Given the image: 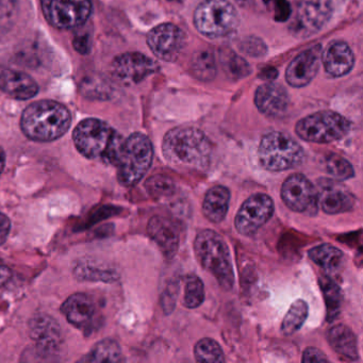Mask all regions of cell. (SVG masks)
Returning a JSON list of instances; mask_svg holds the SVG:
<instances>
[{
    "label": "cell",
    "instance_id": "obj_1",
    "mask_svg": "<svg viewBox=\"0 0 363 363\" xmlns=\"http://www.w3.org/2000/svg\"><path fill=\"white\" fill-rule=\"evenodd\" d=\"M162 152L175 167L203 171L211 161L212 146L207 135L195 127H176L164 135Z\"/></svg>",
    "mask_w": 363,
    "mask_h": 363
},
{
    "label": "cell",
    "instance_id": "obj_2",
    "mask_svg": "<svg viewBox=\"0 0 363 363\" xmlns=\"http://www.w3.org/2000/svg\"><path fill=\"white\" fill-rule=\"evenodd\" d=\"M72 124L69 110L55 101H39L29 105L21 118V128L35 142L56 141L69 131Z\"/></svg>",
    "mask_w": 363,
    "mask_h": 363
},
{
    "label": "cell",
    "instance_id": "obj_3",
    "mask_svg": "<svg viewBox=\"0 0 363 363\" xmlns=\"http://www.w3.org/2000/svg\"><path fill=\"white\" fill-rule=\"evenodd\" d=\"M124 140L116 129L97 118L82 121L73 133L74 144L82 156L112 165L118 162Z\"/></svg>",
    "mask_w": 363,
    "mask_h": 363
},
{
    "label": "cell",
    "instance_id": "obj_4",
    "mask_svg": "<svg viewBox=\"0 0 363 363\" xmlns=\"http://www.w3.org/2000/svg\"><path fill=\"white\" fill-rule=\"evenodd\" d=\"M194 250L201 267L211 273L223 289L231 290L235 284V272L224 239L216 231L205 229L196 235Z\"/></svg>",
    "mask_w": 363,
    "mask_h": 363
},
{
    "label": "cell",
    "instance_id": "obj_5",
    "mask_svg": "<svg viewBox=\"0 0 363 363\" xmlns=\"http://www.w3.org/2000/svg\"><path fill=\"white\" fill-rule=\"evenodd\" d=\"M154 158V147L147 135L135 133L124 140L116 167L118 182L133 186L146 175Z\"/></svg>",
    "mask_w": 363,
    "mask_h": 363
},
{
    "label": "cell",
    "instance_id": "obj_6",
    "mask_svg": "<svg viewBox=\"0 0 363 363\" xmlns=\"http://www.w3.org/2000/svg\"><path fill=\"white\" fill-rule=\"evenodd\" d=\"M193 23L197 31L205 37L220 39L238 30L240 16L228 0H203L195 9Z\"/></svg>",
    "mask_w": 363,
    "mask_h": 363
},
{
    "label": "cell",
    "instance_id": "obj_7",
    "mask_svg": "<svg viewBox=\"0 0 363 363\" xmlns=\"http://www.w3.org/2000/svg\"><path fill=\"white\" fill-rule=\"evenodd\" d=\"M260 164L269 172H282L303 163L305 150L292 137L280 131L267 133L258 148Z\"/></svg>",
    "mask_w": 363,
    "mask_h": 363
},
{
    "label": "cell",
    "instance_id": "obj_8",
    "mask_svg": "<svg viewBox=\"0 0 363 363\" xmlns=\"http://www.w3.org/2000/svg\"><path fill=\"white\" fill-rule=\"evenodd\" d=\"M350 130V121L333 111L315 112L301 118L295 125L296 135L311 143H333L343 139Z\"/></svg>",
    "mask_w": 363,
    "mask_h": 363
},
{
    "label": "cell",
    "instance_id": "obj_9",
    "mask_svg": "<svg viewBox=\"0 0 363 363\" xmlns=\"http://www.w3.org/2000/svg\"><path fill=\"white\" fill-rule=\"evenodd\" d=\"M333 14L330 0H298L292 11L289 30L294 37L306 39L320 33Z\"/></svg>",
    "mask_w": 363,
    "mask_h": 363
},
{
    "label": "cell",
    "instance_id": "obj_10",
    "mask_svg": "<svg viewBox=\"0 0 363 363\" xmlns=\"http://www.w3.org/2000/svg\"><path fill=\"white\" fill-rule=\"evenodd\" d=\"M46 21L55 28H77L88 22L93 11L91 0H41Z\"/></svg>",
    "mask_w": 363,
    "mask_h": 363
},
{
    "label": "cell",
    "instance_id": "obj_11",
    "mask_svg": "<svg viewBox=\"0 0 363 363\" xmlns=\"http://www.w3.org/2000/svg\"><path fill=\"white\" fill-rule=\"evenodd\" d=\"M275 205L269 195L257 193L248 197L235 216V226L242 235H254L274 214Z\"/></svg>",
    "mask_w": 363,
    "mask_h": 363
},
{
    "label": "cell",
    "instance_id": "obj_12",
    "mask_svg": "<svg viewBox=\"0 0 363 363\" xmlns=\"http://www.w3.org/2000/svg\"><path fill=\"white\" fill-rule=\"evenodd\" d=\"M156 61L141 52H124L112 62L111 72L120 84L133 86L145 80L159 71Z\"/></svg>",
    "mask_w": 363,
    "mask_h": 363
},
{
    "label": "cell",
    "instance_id": "obj_13",
    "mask_svg": "<svg viewBox=\"0 0 363 363\" xmlns=\"http://www.w3.org/2000/svg\"><path fill=\"white\" fill-rule=\"evenodd\" d=\"M281 199L284 205L298 213L313 216L318 211V191L315 186L301 174H293L282 184Z\"/></svg>",
    "mask_w": 363,
    "mask_h": 363
},
{
    "label": "cell",
    "instance_id": "obj_14",
    "mask_svg": "<svg viewBox=\"0 0 363 363\" xmlns=\"http://www.w3.org/2000/svg\"><path fill=\"white\" fill-rule=\"evenodd\" d=\"M146 41L157 58L165 62H174L186 46V35L176 25L164 23L154 27L147 33Z\"/></svg>",
    "mask_w": 363,
    "mask_h": 363
},
{
    "label": "cell",
    "instance_id": "obj_15",
    "mask_svg": "<svg viewBox=\"0 0 363 363\" xmlns=\"http://www.w3.org/2000/svg\"><path fill=\"white\" fill-rule=\"evenodd\" d=\"M322 52L320 44H315L299 52L286 67V82L293 88L308 86L318 75L322 62Z\"/></svg>",
    "mask_w": 363,
    "mask_h": 363
},
{
    "label": "cell",
    "instance_id": "obj_16",
    "mask_svg": "<svg viewBox=\"0 0 363 363\" xmlns=\"http://www.w3.org/2000/svg\"><path fill=\"white\" fill-rule=\"evenodd\" d=\"M318 184V203L325 213L339 214L352 209L356 199L346 186L331 179H322Z\"/></svg>",
    "mask_w": 363,
    "mask_h": 363
},
{
    "label": "cell",
    "instance_id": "obj_17",
    "mask_svg": "<svg viewBox=\"0 0 363 363\" xmlns=\"http://www.w3.org/2000/svg\"><path fill=\"white\" fill-rule=\"evenodd\" d=\"M255 105L267 118H281L290 107V97L281 84L267 82L257 89Z\"/></svg>",
    "mask_w": 363,
    "mask_h": 363
},
{
    "label": "cell",
    "instance_id": "obj_18",
    "mask_svg": "<svg viewBox=\"0 0 363 363\" xmlns=\"http://www.w3.org/2000/svg\"><path fill=\"white\" fill-rule=\"evenodd\" d=\"M61 311L76 328L86 333L94 326L97 312L96 303L89 294L76 293L72 295L63 303Z\"/></svg>",
    "mask_w": 363,
    "mask_h": 363
},
{
    "label": "cell",
    "instance_id": "obj_19",
    "mask_svg": "<svg viewBox=\"0 0 363 363\" xmlns=\"http://www.w3.org/2000/svg\"><path fill=\"white\" fill-rule=\"evenodd\" d=\"M322 63L329 76L343 77L354 67V56L346 42L333 41L322 52Z\"/></svg>",
    "mask_w": 363,
    "mask_h": 363
},
{
    "label": "cell",
    "instance_id": "obj_20",
    "mask_svg": "<svg viewBox=\"0 0 363 363\" xmlns=\"http://www.w3.org/2000/svg\"><path fill=\"white\" fill-rule=\"evenodd\" d=\"M147 231L167 258L175 256L179 247V233L173 220L163 216H152L148 223Z\"/></svg>",
    "mask_w": 363,
    "mask_h": 363
},
{
    "label": "cell",
    "instance_id": "obj_21",
    "mask_svg": "<svg viewBox=\"0 0 363 363\" xmlns=\"http://www.w3.org/2000/svg\"><path fill=\"white\" fill-rule=\"evenodd\" d=\"M0 90L12 99L28 101L39 93V86L24 72L5 69L0 72Z\"/></svg>",
    "mask_w": 363,
    "mask_h": 363
},
{
    "label": "cell",
    "instance_id": "obj_22",
    "mask_svg": "<svg viewBox=\"0 0 363 363\" xmlns=\"http://www.w3.org/2000/svg\"><path fill=\"white\" fill-rule=\"evenodd\" d=\"M30 335L37 342L38 348L44 354H54L61 342L60 327L54 318L39 315L30 323Z\"/></svg>",
    "mask_w": 363,
    "mask_h": 363
},
{
    "label": "cell",
    "instance_id": "obj_23",
    "mask_svg": "<svg viewBox=\"0 0 363 363\" xmlns=\"http://www.w3.org/2000/svg\"><path fill=\"white\" fill-rule=\"evenodd\" d=\"M229 201H230V192L226 186H213L206 193L203 199V216L210 222L216 224L222 222L228 212Z\"/></svg>",
    "mask_w": 363,
    "mask_h": 363
},
{
    "label": "cell",
    "instance_id": "obj_24",
    "mask_svg": "<svg viewBox=\"0 0 363 363\" xmlns=\"http://www.w3.org/2000/svg\"><path fill=\"white\" fill-rule=\"evenodd\" d=\"M327 339H328L331 347L340 356L350 361H354L358 359L357 337L350 327L343 324L331 327L328 333H327Z\"/></svg>",
    "mask_w": 363,
    "mask_h": 363
},
{
    "label": "cell",
    "instance_id": "obj_25",
    "mask_svg": "<svg viewBox=\"0 0 363 363\" xmlns=\"http://www.w3.org/2000/svg\"><path fill=\"white\" fill-rule=\"evenodd\" d=\"M190 71L201 82H209L213 80L218 74V65L213 52L209 50L195 52L190 60Z\"/></svg>",
    "mask_w": 363,
    "mask_h": 363
},
{
    "label": "cell",
    "instance_id": "obj_26",
    "mask_svg": "<svg viewBox=\"0 0 363 363\" xmlns=\"http://www.w3.org/2000/svg\"><path fill=\"white\" fill-rule=\"evenodd\" d=\"M308 255L315 264L328 272H337L343 264V252L330 244L315 246L309 250Z\"/></svg>",
    "mask_w": 363,
    "mask_h": 363
},
{
    "label": "cell",
    "instance_id": "obj_27",
    "mask_svg": "<svg viewBox=\"0 0 363 363\" xmlns=\"http://www.w3.org/2000/svg\"><path fill=\"white\" fill-rule=\"evenodd\" d=\"M220 63L223 71L230 79H243L252 73L250 63L230 48L220 50Z\"/></svg>",
    "mask_w": 363,
    "mask_h": 363
},
{
    "label": "cell",
    "instance_id": "obj_28",
    "mask_svg": "<svg viewBox=\"0 0 363 363\" xmlns=\"http://www.w3.org/2000/svg\"><path fill=\"white\" fill-rule=\"evenodd\" d=\"M122 360L121 346L112 339L101 340L89 354L80 359L82 362H120Z\"/></svg>",
    "mask_w": 363,
    "mask_h": 363
},
{
    "label": "cell",
    "instance_id": "obj_29",
    "mask_svg": "<svg viewBox=\"0 0 363 363\" xmlns=\"http://www.w3.org/2000/svg\"><path fill=\"white\" fill-rule=\"evenodd\" d=\"M77 279L88 281L113 282L118 279V274L114 269H105L90 261H80L74 269Z\"/></svg>",
    "mask_w": 363,
    "mask_h": 363
},
{
    "label": "cell",
    "instance_id": "obj_30",
    "mask_svg": "<svg viewBox=\"0 0 363 363\" xmlns=\"http://www.w3.org/2000/svg\"><path fill=\"white\" fill-rule=\"evenodd\" d=\"M309 308L305 301H294L286 312L281 324V331L284 335H291L296 333L307 320Z\"/></svg>",
    "mask_w": 363,
    "mask_h": 363
},
{
    "label": "cell",
    "instance_id": "obj_31",
    "mask_svg": "<svg viewBox=\"0 0 363 363\" xmlns=\"http://www.w3.org/2000/svg\"><path fill=\"white\" fill-rule=\"evenodd\" d=\"M320 284L326 301L327 320L333 322L339 315L340 307H341V290L337 284L327 276L320 278Z\"/></svg>",
    "mask_w": 363,
    "mask_h": 363
},
{
    "label": "cell",
    "instance_id": "obj_32",
    "mask_svg": "<svg viewBox=\"0 0 363 363\" xmlns=\"http://www.w3.org/2000/svg\"><path fill=\"white\" fill-rule=\"evenodd\" d=\"M195 358L199 362H225L224 352L216 340L205 337L197 342L194 347Z\"/></svg>",
    "mask_w": 363,
    "mask_h": 363
},
{
    "label": "cell",
    "instance_id": "obj_33",
    "mask_svg": "<svg viewBox=\"0 0 363 363\" xmlns=\"http://www.w3.org/2000/svg\"><path fill=\"white\" fill-rule=\"evenodd\" d=\"M205 288L203 281L196 275H190L186 278L184 295L182 303L189 309H195L203 303Z\"/></svg>",
    "mask_w": 363,
    "mask_h": 363
},
{
    "label": "cell",
    "instance_id": "obj_34",
    "mask_svg": "<svg viewBox=\"0 0 363 363\" xmlns=\"http://www.w3.org/2000/svg\"><path fill=\"white\" fill-rule=\"evenodd\" d=\"M146 190L154 199H167L176 192V184L172 178L164 175H155L148 178Z\"/></svg>",
    "mask_w": 363,
    "mask_h": 363
},
{
    "label": "cell",
    "instance_id": "obj_35",
    "mask_svg": "<svg viewBox=\"0 0 363 363\" xmlns=\"http://www.w3.org/2000/svg\"><path fill=\"white\" fill-rule=\"evenodd\" d=\"M327 172L337 180H347L354 177L352 165L340 155L333 154L326 159Z\"/></svg>",
    "mask_w": 363,
    "mask_h": 363
},
{
    "label": "cell",
    "instance_id": "obj_36",
    "mask_svg": "<svg viewBox=\"0 0 363 363\" xmlns=\"http://www.w3.org/2000/svg\"><path fill=\"white\" fill-rule=\"evenodd\" d=\"M239 50L252 58H261V57L265 56L267 52L264 42L254 35L243 38L239 42Z\"/></svg>",
    "mask_w": 363,
    "mask_h": 363
},
{
    "label": "cell",
    "instance_id": "obj_37",
    "mask_svg": "<svg viewBox=\"0 0 363 363\" xmlns=\"http://www.w3.org/2000/svg\"><path fill=\"white\" fill-rule=\"evenodd\" d=\"M265 7L273 14L276 22L284 23L292 14V6L288 0H263Z\"/></svg>",
    "mask_w": 363,
    "mask_h": 363
},
{
    "label": "cell",
    "instance_id": "obj_38",
    "mask_svg": "<svg viewBox=\"0 0 363 363\" xmlns=\"http://www.w3.org/2000/svg\"><path fill=\"white\" fill-rule=\"evenodd\" d=\"M18 8V0H0V31L9 26Z\"/></svg>",
    "mask_w": 363,
    "mask_h": 363
},
{
    "label": "cell",
    "instance_id": "obj_39",
    "mask_svg": "<svg viewBox=\"0 0 363 363\" xmlns=\"http://www.w3.org/2000/svg\"><path fill=\"white\" fill-rule=\"evenodd\" d=\"M301 361L305 363L310 362H328L329 359L327 358L326 354L315 347L306 348L305 352H303V358Z\"/></svg>",
    "mask_w": 363,
    "mask_h": 363
},
{
    "label": "cell",
    "instance_id": "obj_40",
    "mask_svg": "<svg viewBox=\"0 0 363 363\" xmlns=\"http://www.w3.org/2000/svg\"><path fill=\"white\" fill-rule=\"evenodd\" d=\"M10 231H11V220L5 213L0 212V245H4L7 242Z\"/></svg>",
    "mask_w": 363,
    "mask_h": 363
},
{
    "label": "cell",
    "instance_id": "obj_41",
    "mask_svg": "<svg viewBox=\"0 0 363 363\" xmlns=\"http://www.w3.org/2000/svg\"><path fill=\"white\" fill-rule=\"evenodd\" d=\"M12 277V272L9 267H6L3 263H0V286L7 284Z\"/></svg>",
    "mask_w": 363,
    "mask_h": 363
},
{
    "label": "cell",
    "instance_id": "obj_42",
    "mask_svg": "<svg viewBox=\"0 0 363 363\" xmlns=\"http://www.w3.org/2000/svg\"><path fill=\"white\" fill-rule=\"evenodd\" d=\"M6 165V152L0 146V174L3 173L4 167Z\"/></svg>",
    "mask_w": 363,
    "mask_h": 363
}]
</instances>
